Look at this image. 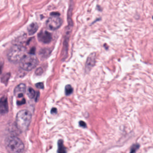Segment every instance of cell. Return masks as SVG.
I'll return each instance as SVG.
<instances>
[{"instance_id":"1","label":"cell","mask_w":153,"mask_h":153,"mask_svg":"<svg viewBox=\"0 0 153 153\" xmlns=\"http://www.w3.org/2000/svg\"><path fill=\"white\" fill-rule=\"evenodd\" d=\"M6 150L9 153H23L25 146L19 138L16 136H8L5 141Z\"/></svg>"},{"instance_id":"2","label":"cell","mask_w":153,"mask_h":153,"mask_svg":"<svg viewBox=\"0 0 153 153\" xmlns=\"http://www.w3.org/2000/svg\"><path fill=\"white\" fill-rule=\"evenodd\" d=\"M26 48L23 45L15 44L8 50L7 58L11 62H20V61L26 55Z\"/></svg>"},{"instance_id":"3","label":"cell","mask_w":153,"mask_h":153,"mask_svg":"<svg viewBox=\"0 0 153 153\" xmlns=\"http://www.w3.org/2000/svg\"><path fill=\"white\" fill-rule=\"evenodd\" d=\"M31 120L32 115L28 110H22L20 111L17 113L16 119L17 128L22 132H25L28 129Z\"/></svg>"},{"instance_id":"4","label":"cell","mask_w":153,"mask_h":153,"mask_svg":"<svg viewBox=\"0 0 153 153\" xmlns=\"http://www.w3.org/2000/svg\"><path fill=\"white\" fill-rule=\"evenodd\" d=\"M20 67L25 71H31L36 67L38 63V58L34 53H29L20 61Z\"/></svg>"},{"instance_id":"5","label":"cell","mask_w":153,"mask_h":153,"mask_svg":"<svg viewBox=\"0 0 153 153\" xmlns=\"http://www.w3.org/2000/svg\"><path fill=\"white\" fill-rule=\"evenodd\" d=\"M47 27L50 30H56L62 24V20L60 15L57 13H53L47 21Z\"/></svg>"},{"instance_id":"6","label":"cell","mask_w":153,"mask_h":153,"mask_svg":"<svg viewBox=\"0 0 153 153\" xmlns=\"http://www.w3.org/2000/svg\"><path fill=\"white\" fill-rule=\"evenodd\" d=\"M38 39L40 42L42 43L48 44L51 41L52 35L48 31L46 30H42L38 33Z\"/></svg>"},{"instance_id":"7","label":"cell","mask_w":153,"mask_h":153,"mask_svg":"<svg viewBox=\"0 0 153 153\" xmlns=\"http://www.w3.org/2000/svg\"><path fill=\"white\" fill-rule=\"evenodd\" d=\"M96 53H92L88 56L86 63V71L87 72H89L92 68L95 66L96 63Z\"/></svg>"},{"instance_id":"8","label":"cell","mask_w":153,"mask_h":153,"mask_svg":"<svg viewBox=\"0 0 153 153\" xmlns=\"http://www.w3.org/2000/svg\"><path fill=\"white\" fill-rule=\"evenodd\" d=\"M26 86L25 84H20L18 86L16 87L14 90L15 95L19 98V99H21L23 98L25 92H26Z\"/></svg>"},{"instance_id":"9","label":"cell","mask_w":153,"mask_h":153,"mask_svg":"<svg viewBox=\"0 0 153 153\" xmlns=\"http://www.w3.org/2000/svg\"><path fill=\"white\" fill-rule=\"evenodd\" d=\"M8 111V101L6 97H3L0 99V114H6Z\"/></svg>"},{"instance_id":"10","label":"cell","mask_w":153,"mask_h":153,"mask_svg":"<svg viewBox=\"0 0 153 153\" xmlns=\"http://www.w3.org/2000/svg\"><path fill=\"white\" fill-rule=\"evenodd\" d=\"M38 29V25L36 23H32L28 27V32L29 35H34Z\"/></svg>"},{"instance_id":"11","label":"cell","mask_w":153,"mask_h":153,"mask_svg":"<svg viewBox=\"0 0 153 153\" xmlns=\"http://www.w3.org/2000/svg\"><path fill=\"white\" fill-rule=\"evenodd\" d=\"M58 153H67V150L65 148L62 140H59L58 142Z\"/></svg>"},{"instance_id":"12","label":"cell","mask_w":153,"mask_h":153,"mask_svg":"<svg viewBox=\"0 0 153 153\" xmlns=\"http://www.w3.org/2000/svg\"><path fill=\"white\" fill-rule=\"evenodd\" d=\"M27 95L30 99H33L36 95V92L33 89L31 88V87H29L27 90Z\"/></svg>"},{"instance_id":"13","label":"cell","mask_w":153,"mask_h":153,"mask_svg":"<svg viewBox=\"0 0 153 153\" xmlns=\"http://www.w3.org/2000/svg\"><path fill=\"white\" fill-rule=\"evenodd\" d=\"M140 145L138 144H135L132 145V147H130V153H135L136 151L139 148Z\"/></svg>"},{"instance_id":"14","label":"cell","mask_w":153,"mask_h":153,"mask_svg":"<svg viewBox=\"0 0 153 153\" xmlns=\"http://www.w3.org/2000/svg\"><path fill=\"white\" fill-rule=\"evenodd\" d=\"M73 92L72 87L71 85H67L65 87V94L66 95H71Z\"/></svg>"},{"instance_id":"15","label":"cell","mask_w":153,"mask_h":153,"mask_svg":"<svg viewBox=\"0 0 153 153\" xmlns=\"http://www.w3.org/2000/svg\"><path fill=\"white\" fill-rule=\"evenodd\" d=\"M40 55H41L43 57H47V56H49V54H50V50L49 49H43L42 50L40 53Z\"/></svg>"},{"instance_id":"16","label":"cell","mask_w":153,"mask_h":153,"mask_svg":"<svg viewBox=\"0 0 153 153\" xmlns=\"http://www.w3.org/2000/svg\"><path fill=\"white\" fill-rule=\"evenodd\" d=\"M35 86L38 89H42L44 88V84L42 83H38L35 84Z\"/></svg>"},{"instance_id":"17","label":"cell","mask_w":153,"mask_h":153,"mask_svg":"<svg viewBox=\"0 0 153 153\" xmlns=\"http://www.w3.org/2000/svg\"><path fill=\"white\" fill-rule=\"evenodd\" d=\"M79 125H80L81 127H84V128H86V126H87L86 123H85L84 122H83V121H80V122H79Z\"/></svg>"},{"instance_id":"18","label":"cell","mask_w":153,"mask_h":153,"mask_svg":"<svg viewBox=\"0 0 153 153\" xmlns=\"http://www.w3.org/2000/svg\"><path fill=\"white\" fill-rule=\"evenodd\" d=\"M56 108H53L52 109V110H51V113H56Z\"/></svg>"},{"instance_id":"19","label":"cell","mask_w":153,"mask_h":153,"mask_svg":"<svg viewBox=\"0 0 153 153\" xmlns=\"http://www.w3.org/2000/svg\"><path fill=\"white\" fill-rule=\"evenodd\" d=\"M152 19H153V16H152Z\"/></svg>"}]
</instances>
